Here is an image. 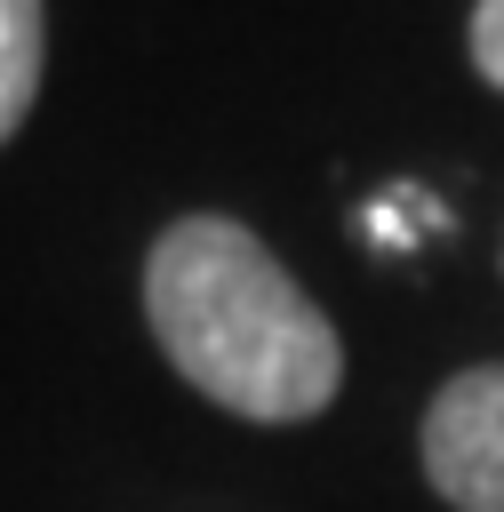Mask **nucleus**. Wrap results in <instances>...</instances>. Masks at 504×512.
Instances as JSON below:
<instances>
[{
	"label": "nucleus",
	"instance_id": "nucleus-1",
	"mask_svg": "<svg viewBox=\"0 0 504 512\" xmlns=\"http://www.w3.org/2000/svg\"><path fill=\"white\" fill-rule=\"evenodd\" d=\"M144 320L168 368L240 424H312L344 392V344L240 216H176L144 256Z\"/></svg>",
	"mask_w": 504,
	"mask_h": 512
},
{
	"label": "nucleus",
	"instance_id": "nucleus-2",
	"mask_svg": "<svg viewBox=\"0 0 504 512\" xmlns=\"http://www.w3.org/2000/svg\"><path fill=\"white\" fill-rule=\"evenodd\" d=\"M424 480L448 512H504V360L464 368L424 408Z\"/></svg>",
	"mask_w": 504,
	"mask_h": 512
},
{
	"label": "nucleus",
	"instance_id": "nucleus-3",
	"mask_svg": "<svg viewBox=\"0 0 504 512\" xmlns=\"http://www.w3.org/2000/svg\"><path fill=\"white\" fill-rule=\"evenodd\" d=\"M48 64V8L40 0H0V144L24 128Z\"/></svg>",
	"mask_w": 504,
	"mask_h": 512
},
{
	"label": "nucleus",
	"instance_id": "nucleus-4",
	"mask_svg": "<svg viewBox=\"0 0 504 512\" xmlns=\"http://www.w3.org/2000/svg\"><path fill=\"white\" fill-rule=\"evenodd\" d=\"M472 64L488 88H504V0H480L472 8Z\"/></svg>",
	"mask_w": 504,
	"mask_h": 512
}]
</instances>
